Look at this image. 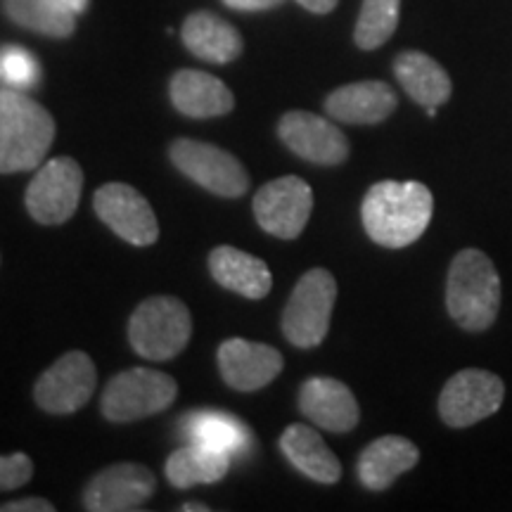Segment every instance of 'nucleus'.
Masks as SVG:
<instances>
[{
    "instance_id": "obj_18",
    "label": "nucleus",
    "mask_w": 512,
    "mask_h": 512,
    "mask_svg": "<svg viewBox=\"0 0 512 512\" xmlns=\"http://www.w3.org/2000/svg\"><path fill=\"white\" fill-rule=\"evenodd\" d=\"M169 95L176 110L192 119L223 117L235 107V98L226 83L197 69H181L174 74Z\"/></svg>"
},
{
    "instance_id": "obj_32",
    "label": "nucleus",
    "mask_w": 512,
    "mask_h": 512,
    "mask_svg": "<svg viewBox=\"0 0 512 512\" xmlns=\"http://www.w3.org/2000/svg\"><path fill=\"white\" fill-rule=\"evenodd\" d=\"M297 3L309 12H316V15H328L337 8L339 0H297Z\"/></svg>"
},
{
    "instance_id": "obj_11",
    "label": "nucleus",
    "mask_w": 512,
    "mask_h": 512,
    "mask_svg": "<svg viewBox=\"0 0 512 512\" xmlns=\"http://www.w3.org/2000/svg\"><path fill=\"white\" fill-rule=\"evenodd\" d=\"M95 384H98V373L91 356L83 351H67L38 377L34 399L46 413L69 415L86 406Z\"/></svg>"
},
{
    "instance_id": "obj_27",
    "label": "nucleus",
    "mask_w": 512,
    "mask_h": 512,
    "mask_svg": "<svg viewBox=\"0 0 512 512\" xmlns=\"http://www.w3.org/2000/svg\"><path fill=\"white\" fill-rule=\"evenodd\" d=\"M401 0H363L358 15L354 41L361 50H375L384 46L399 27Z\"/></svg>"
},
{
    "instance_id": "obj_22",
    "label": "nucleus",
    "mask_w": 512,
    "mask_h": 512,
    "mask_svg": "<svg viewBox=\"0 0 512 512\" xmlns=\"http://www.w3.org/2000/svg\"><path fill=\"white\" fill-rule=\"evenodd\" d=\"M181 36L185 48L204 62L228 64L242 55L240 31L211 12H192L183 22Z\"/></svg>"
},
{
    "instance_id": "obj_33",
    "label": "nucleus",
    "mask_w": 512,
    "mask_h": 512,
    "mask_svg": "<svg viewBox=\"0 0 512 512\" xmlns=\"http://www.w3.org/2000/svg\"><path fill=\"white\" fill-rule=\"evenodd\" d=\"M57 3H60L62 8L72 10L74 15H81V12L88 10V3H91V0H57Z\"/></svg>"
},
{
    "instance_id": "obj_17",
    "label": "nucleus",
    "mask_w": 512,
    "mask_h": 512,
    "mask_svg": "<svg viewBox=\"0 0 512 512\" xmlns=\"http://www.w3.org/2000/svg\"><path fill=\"white\" fill-rule=\"evenodd\" d=\"M399 105L394 88L384 81H358L337 88L325 100V112L342 124H380Z\"/></svg>"
},
{
    "instance_id": "obj_30",
    "label": "nucleus",
    "mask_w": 512,
    "mask_h": 512,
    "mask_svg": "<svg viewBox=\"0 0 512 512\" xmlns=\"http://www.w3.org/2000/svg\"><path fill=\"white\" fill-rule=\"evenodd\" d=\"M0 512H55V505L46 498H22L0 505Z\"/></svg>"
},
{
    "instance_id": "obj_20",
    "label": "nucleus",
    "mask_w": 512,
    "mask_h": 512,
    "mask_svg": "<svg viewBox=\"0 0 512 512\" xmlns=\"http://www.w3.org/2000/svg\"><path fill=\"white\" fill-rule=\"evenodd\" d=\"M209 271L221 287L247 299H264L273 287L271 268L235 247H216L209 254Z\"/></svg>"
},
{
    "instance_id": "obj_31",
    "label": "nucleus",
    "mask_w": 512,
    "mask_h": 512,
    "mask_svg": "<svg viewBox=\"0 0 512 512\" xmlns=\"http://www.w3.org/2000/svg\"><path fill=\"white\" fill-rule=\"evenodd\" d=\"M228 8L233 10H245V12H259V10H271L283 5L285 0H223Z\"/></svg>"
},
{
    "instance_id": "obj_9",
    "label": "nucleus",
    "mask_w": 512,
    "mask_h": 512,
    "mask_svg": "<svg viewBox=\"0 0 512 512\" xmlns=\"http://www.w3.org/2000/svg\"><path fill=\"white\" fill-rule=\"evenodd\" d=\"M83 171L72 157H55L38 169L27 188V211L43 226H60L79 209Z\"/></svg>"
},
{
    "instance_id": "obj_12",
    "label": "nucleus",
    "mask_w": 512,
    "mask_h": 512,
    "mask_svg": "<svg viewBox=\"0 0 512 512\" xmlns=\"http://www.w3.org/2000/svg\"><path fill=\"white\" fill-rule=\"evenodd\" d=\"M95 214L121 240L136 247H150L159 238V223L150 202L126 183H107L93 197Z\"/></svg>"
},
{
    "instance_id": "obj_23",
    "label": "nucleus",
    "mask_w": 512,
    "mask_h": 512,
    "mask_svg": "<svg viewBox=\"0 0 512 512\" xmlns=\"http://www.w3.org/2000/svg\"><path fill=\"white\" fill-rule=\"evenodd\" d=\"M280 448L285 458L313 482L335 484L342 477V465L337 456L313 427L290 425L280 437Z\"/></svg>"
},
{
    "instance_id": "obj_7",
    "label": "nucleus",
    "mask_w": 512,
    "mask_h": 512,
    "mask_svg": "<svg viewBox=\"0 0 512 512\" xmlns=\"http://www.w3.org/2000/svg\"><path fill=\"white\" fill-rule=\"evenodd\" d=\"M171 162L183 176L219 197H242L249 190V174L238 157L200 140L178 138L169 147Z\"/></svg>"
},
{
    "instance_id": "obj_10",
    "label": "nucleus",
    "mask_w": 512,
    "mask_h": 512,
    "mask_svg": "<svg viewBox=\"0 0 512 512\" xmlns=\"http://www.w3.org/2000/svg\"><path fill=\"white\" fill-rule=\"evenodd\" d=\"M313 190L299 176H283L259 188L254 197L256 223L280 240L302 235L311 219Z\"/></svg>"
},
{
    "instance_id": "obj_28",
    "label": "nucleus",
    "mask_w": 512,
    "mask_h": 512,
    "mask_svg": "<svg viewBox=\"0 0 512 512\" xmlns=\"http://www.w3.org/2000/svg\"><path fill=\"white\" fill-rule=\"evenodd\" d=\"M38 76H41V67L27 48L5 46L0 50V79L10 88L27 91V88L36 86Z\"/></svg>"
},
{
    "instance_id": "obj_25",
    "label": "nucleus",
    "mask_w": 512,
    "mask_h": 512,
    "mask_svg": "<svg viewBox=\"0 0 512 512\" xmlns=\"http://www.w3.org/2000/svg\"><path fill=\"white\" fill-rule=\"evenodd\" d=\"M230 456L216 448L190 444L178 448L166 460V479L176 489H190L195 484H214L228 475Z\"/></svg>"
},
{
    "instance_id": "obj_21",
    "label": "nucleus",
    "mask_w": 512,
    "mask_h": 512,
    "mask_svg": "<svg viewBox=\"0 0 512 512\" xmlns=\"http://www.w3.org/2000/svg\"><path fill=\"white\" fill-rule=\"evenodd\" d=\"M181 430L190 444H202L230 458L249 456L254 437L245 422L223 411H195L181 420Z\"/></svg>"
},
{
    "instance_id": "obj_29",
    "label": "nucleus",
    "mask_w": 512,
    "mask_h": 512,
    "mask_svg": "<svg viewBox=\"0 0 512 512\" xmlns=\"http://www.w3.org/2000/svg\"><path fill=\"white\" fill-rule=\"evenodd\" d=\"M34 477V463L27 453H12V456H0V491L19 489Z\"/></svg>"
},
{
    "instance_id": "obj_34",
    "label": "nucleus",
    "mask_w": 512,
    "mask_h": 512,
    "mask_svg": "<svg viewBox=\"0 0 512 512\" xmlns=\"http://www.w3.org/2000/svg\"><path fill=\"white\" fill-rule=\"evenodd\" d=\"M183 510L185 512H192V510H195V512H209L211 508H209V505H204V503H185Z\"/></svg>"
},
{
    "instance_id": "obj_2",
    "label": "nucleus",
    "mask_w": 512,
    "mask_h": 512,
    "mask_svg": "<svg viewBox=\"0 0 512 512\" xmlns=\"http://www.w3.org/2000/svg\"><path fill=\"white\" fill-rule=\"evenodd\" d=\"M55 140V119L17 88L0 91V174L31 171Z\"/></svg>"
},
{
    "instance_id": "obj_8",
    "label": "nucleus",
    "mask_w": 512,
    "mask_h": 512,
    "mask_svg": "<svg viewBox=\"0 0 512 512\" xmlns=\"http://www.w3.org/2000/svg\"><path fill=\"white\" fill-rule=\"evenodd\" d=\"M505 384L489 370L465 368L444 384L439 394V415L453 430L482 422L501 408Z\"/></svg>"
},
{
    "instance_id": "obj_16",
    "label": "nucleus",
    "mask_w": 512,
    "mask_h": 512,
    "mask_svg": "<svg viewBox=\"0 0 512 512\" xmlns=\"http://www.w3.org/2000/svg\"><path fill=\"white\" fill-rule=\"evenodd\" d=\"M299 411L320 430L351 432L361 420L358 401L351 389L335 377H311L299 389Z\"/></svg>"
},
{
    "instance_id": "obj_26",
    "label": "nucleus",
    "mask_w": 512,
    "mask_h": 512,
    "mask_svg": "<svg viewBox=\"0 0 512 512\" xmlns=\"http://www.w3.org/2000/svg\"><path fill=\"white\" fill-rule=\"evenodd\" d=\"M5 15L19 27L50 38H69L76 29V15L57 0H5Z\"/></svg>"
},
{
    "instance_id": "obj_24",
    "label": "nucleus",
    "mask_w": 512,
    "mask_h": 512,
    "mask_svg": "<svg viewBox=\"0 0 512 512\" xmlns=\"http://www.w3.org/2000/svg\"><path fill=\"white\" fill-rule=\"evenodd\" d=\"M394 74L411 98L422 107H439L451 98L453 83L434 57L406 50L394 60Z\"/></svg>"
},
{
    "instance_id": "obj_3",
    "label": "nucleus",
    "mask_w": 512,
    "mask_h": 512,
    "mask_svg": "<svg viewBox=\"0 0 512 512\" xmlns=\"http://www.w3.org/2000/svg\"><path fill=\"white\" fill-rule=\"evenodd\" d=\"M446 309L460 328L484 332L496 323L501 309V278L494 261L479 249L453 256L446 280Z\"/></svg>"
},
{
    "instance_id": "obj_4",
    "label": "nucleus",
    "mask_w": 512,
    "mask_h": 512,
    "mask_svg": "<svg viewBox=\"0 0 512 512\" xmlns=\"http://www.w3.org/2000/svg\"><path fill=\"white\" fill-rule=\"evenodd\" d=\"M192 335L188 306L169 294L145 299L128 320V342L147 361H169L181 354Z\"/></svg>"
},
{
    "instance_id": "obj_13",
    "label": "nucleus",
    "mask_w": 512,
    "mask_h": 512,
    "mask_svg": "<svg viewBox=\"0 0 512 512\" xmlns=\"http://www.w3.org/2000/svg\"><path fill=\"white\" fill-rule=\"evenodd\" d=\"M157 479L138 463H117L102 470L83 491V508L91 512H136L155 494Z\"/></svg>"
},
{
    "instance_id": "obj_19",
    "label": "nucleus",
    "mask_w": 512,
    "mask_h": 512,
    "mask_svg": "<svg viewBox=\"0 0 512 512\" xmlns=\"http://www.w3.org/2000/svg\"><path fill=\"white\" fill-rule=\"evenodd\" d=\"M418 460L420 451L411 439L389 434V437L375 439L361 453V458H358V479L370 491H384L403 472L413 470Z\"/></svg>"
},
{
    "instance_id": "obj_5",
    "label": "nucleus",
    "mask_w": 512,
    "mask_h": 512,
    "mask_svg": "<svg viewBox=\"0 0 512 512\" xmlns=\"http://www.w3.org/2000/svg\"><path fill=\"white\" fill-rule=\"evenodd\" d=\"M337 302L335 275L311 268L294 285L283 311V335L299 349H313L328 337L332 309Z\"/></svg>"
},
{
    "instance_id": "obj_15",
    "label": "nucleus",
    "mask_w": 512,
    "mask_h": 512,
    "mask_svg": "<svg viewBox=\"0 0 512 512\" xmlns=\"http://www.w3.org/2000/svg\"><path fill=\"white\" fill-rule=\"evenodd\" d=\"M221 377L238 392H256L271 384L283 370V356L268 344L233 337L219 347Z\"/></svg>"
},
{
    "instance_id": "obj_14",
    "label": "nucleus",
    "mask_w": 512,
    "mask_h": 512,
    "mask_svg": "<svg viewBox=\"0 0 512 512\" xmlns=\"http://www.w3.org/2000/svg\"><path fill=\"white\" fill-rule=\"evenodd\" d=\"M287 150L306 162L337 166L349 157V138L332 121L311 112H287L278 124Z\"/></svg>"
},
{
    "instance_id": "obj_1",
    "label": "nucleus",
    "mask_w": 512,
    "mask_h": 512,
    "mask_svg": "<svg viewBox=\"0 0 512 512\" xmlns=\"http://www.w3.org/2000/svg\"><path fill=\"white\" fill-rule=\"evenodd\" d=\"M434 197L418 181H382L366 192L361 219L368 238L387 249H401L422 238L432 221Z\"/></svg>"
},
{
    "instance_id": "obj_6",
    "label": "nucleus",
    "mask_w": 512,
    "mask_h": 512,
    "mask_svg": "<svg viewBox=\"0 0 512 512\" xmlns=\"http://www.w3.org/2000/svg\"><path fill=\"white\" fill-rule=\"evenodd\" d=\"M178 384L171 375L150 368H131L114 375L100 399L110 422H136L166 411L176 401Z\"/></svg>"
}]
</instances>
